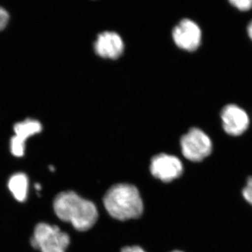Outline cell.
Instances as JSON below:
<instances>
[{
    "instance_id": "6da1fadb",
    "label": "cell",
    "mask_w": 252,
    "mask_h": 252,
    "mask_svg": "<svg viewBox=\"0 0 252 252\" xmlns=\"http://www.w3.org/2000/svg\"><path fill=\"white\" fill-rule=\"evenodd\" d=\"M54 209L60 220L69 222L79 231L90 229L98 218V212L94 203L71 190L56 195Z\"/></svg>"
},
{
    "instance_id": "7a4b0ae2",
    "label": "cell",
    "mask_w": 252,
    "mask_h": 252,
    "mask_svg": "<svg viewBox=\"0 0 252 252\" xmlns=\"http://www.w3.org/2000/svg\"><path fill=\"white\" fill-rule=\"evenodd\" d=\"M103 203L109 215L120 220L139 218L144 210L138 189L128 184L112 186L104 195Z\"/></svg>"
},
{
    "instance_id": "3957f363",
    "label": "cell",
    "mask_w": 252,
    "mask_h": 252,
    "mask_svg": "<svg viewBox=\"0 0 252 252\" xmlns=\"http://www.w3.org/2000/svg\"><path fill=\"white\" fill-rule=\"evenodd\" d=\"M70 243L67 233L59 226L46 223H39L34 228L31 238L32 247L41 252H66Z\"/></svg>"
},
{
    "instance_id": "277c9868",
    "label": "cell",
    "mask_w": 252,
    "mask_h": 252,
    "mask_svg": "<svg viewBox=\"0 0 252 252\" xmlns=\"http://www.w3.org/2000/svg\"><path fill=\"white\" fill-rule=\"evenodd\" d=\"M182 154L193 162H200L211 154L213 144L204 131L193 127L180 140Z\"/></svg>"
},
{
    "instance_id": "5b68a950",
    "label": "cell",
    "mask_w": 252,
    "mask_h": 252,
    "mask_svg": "<svg viewBox=\"0 0 252 252\" xmlns=\"http://www.w3.org/2000/svg\"><path fill=\"white\" fill-rule=\"evenodd\" d=\"M150 170L156 178L167 183L179 178L183 173L184 167L178 158L160 154L152 159Z\"/></svg>"
},
{
    "instance_id": "8992f818",
    "label": "cell",
    "mask_w": 252,
    "mask_h": 252,
    "mask_svg": "<svg viewBox=\"0 0 252 252\" xmlns=\"http://www.w3.org/2000/svg\"><path fill=\"white\" fill-rule=\"evenodd\" d=\"M172 37L176 45L180 49L193 51L200 45L202 32L196 23L185 18L174 28Z\"/></svg>"
},
{
    "instance_id": "52a82bcc",
    "label": "cell",
    "mask_w": 252,
    "mask_h": 252,
    "mask_svg": "<svg viewBox=\"0 0 252 252\" xmlns=\"http://www.w3.org/2000/svg\"><path fill=\"white\" fill-rule=\"evenodd\" d=\"M223 130L228 135H243L250 126V117L248 113L234 104L225 105L220 113Z\"/></svg>"
},
{
    "instance_id": "ba28073f",
    "label": "cell",
    "mask_w": 252,
    "mask_h": 252,
    "mask_svg": "<svg viewBox=\"0 0 252 252\" xmlns=\"http://www.w3.org/2000/svg\"><path fill=\"white\" fill-rule=\"evenodd\" d=\"M96 54L107 59H117L124 50L122 38L117 32L105 31L99 34L94 44Z\"/></svg>"
},
{
    "instance_id": "9c48e42d",
    "label": "cell",
    "mask_w": 252,
    "mask_h": 252,
    "mask_svg": "<svg viewBox=\"0 0 252 252\" xmlns=\"http://www.w3.org/2000/svg\"><path fill=\"white\" fill-rule=\"evenodd\" d=\"M41 130L42 126L38 121L28 119L25 122L18 123L14 126V137L20 142L26 144L28 138L35 134L39 133Z\"/></svg>"
},
{
    "instance_id": "30bf717a",
    "label": "cell",
    "mask_w": 252,
    "mask_h": 252,
    "mask_svg": "<svg viewBox=\"0 0 252 252\" xmlns=\"http://www.w3.org/2000/svg\"><path fill=\"white\" fill-rule=\"evenodd\" d=\"M10 191L16 200L24 202L28 196V178L24 173H16L11 176L8 183Z\"/></svg>"
},
{
    "instance_id": "8fae6325",
    "label": "cell",
    "mask_w": 252,
    "mask_h": 252,
    "mask_svg": "<svg viewBox=\"0 0 252 252\" xmlns=\"http://www.w3.org/2000/svg\"><path fill=\"white\" fill-rule=\"evenodd\" d=\"M11 152L14 157H23L26 149V144L20 142L13 137L11 140Z\"/></svg>"
},
{
    "instance_id": "7c38bea8",
    "label": "cell",
    "mask_w": 252,
    "mask_h": 252,
    "mask_svg": "<svg viewBox=\"0 0 252 252\" xmlns=\"http://www.w3.org/2000/svg\"><path fill=\"white\" fill-rule=\"evenodd\" d=\"M232 6L242 11H248L252 9V0H231Z\"/></svg>"
},
{
    "instance_id": "4fadbf2b",
    "label": "cell",
    "mask_w": 252,
    "mask_h": 252,
    "mask_svg": "<svg viewBox=\"0 0 252 252\" xmlns=\"http://www.w3.org/2000/svg\"><path fill=\"white\" fill-rule=\"evenodd\" d=\"M243 195L246 201L252 205V177H249L246 186L243 189Z\"/></svg>"
},
{
    "instance_id": "5bb4252c",
    "label": "cell",
    "mask_w": 252,
    "mask_h": 252,
    "mask_svg": "<svg viewBox=\"0 0 252 252\" xmlns=\"http://www.w3.org/2000/svg\"><path fill=\"white\" fill-rule=\"evenodd\" d=\"M9 21V14L4 8L0 6V31L6 28Z\"/></svg>"
},
{
    "instance_id": "9a60e30c",
    "label": "cell",
    "mask_w": 252,
    "mask_h": 252,
    "mask_svg": "<svg viewBox=\"0 0 252 252\" xmlns=\"http://www.w3.org/2000/svg\"><path fill=\"white\" fill-rule=\"evenodd\" d=\"M121 252H146L143 249L139 246L126 247L122 249Z\"/></svg>"
},
{
    "instance_id": "2e32d148",
    "label": "cell",
    "mask_w": 252,
    "mask_h": 252,
    "mask_svg": "<svg viewBox=\"0 0 252 252\" xmlns=\"http://www.w3.org/2000/svg\"><path fill=\"white\" fill-rule=\"evenodd\" d=\"M248 33L250 39L252 40V21L250 23L248 26Z\"/></svg>"
},
{
    "instance_id": "e0dca14e",
    "label": "cell",
    "mask_w": 252,
    "mask_h": 252,
    "mask_svg": "<svg viewBox=\"0 0 252 252\" xmlns=\"http://www.w3.org/2000/svg\"><path fill=\"white\" fill-rule=\"evenodd\" d=\"M35 188H36V190H41V185H39V184H36Z\"/></svg>"
},
{
    "instance_id": "ac0fdd59",
    "label": "cell",
    "mask_w": 252,
    "mask_h": 252,
    "mask_svg": "<svg viewBox=\"0 0 252 252\" xmlns=\"http://www.w3.org/2000/svg\"><path fill=\"white\" fill-rule=\"evenodd\" d=\"M49 169L50 170H51V171H54L55 170L54 167L53 166H49Z\"/></svg>"
},
{
    "instance_id": "d6986e66",
    "label": "cell",
    "mask_w": 252,
    "mask_h": 252,
    "mask_svg": "<svg viewBox=\"0 0 252 252\" xmlns=\"http://www.w3.org/2000/svg\"><path fill=\"white\" fill-rule=\"evenodd\" d=\"M181 252V251H173V252Z\"/></svg>"
}]
</instances>
